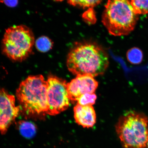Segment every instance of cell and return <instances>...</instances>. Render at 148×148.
Segmentation results:
<instances>
[{
  "label": "cell",
  "instance_id": "1",
  "mask_svg": "<svg viewBox=\"0 0 148 148\" xmlns=\"http://www.w3.org/2000/svg\"><path fill=\"white\" fill-rule=\"evenodd\" d=\"M109 64L108 54L95 42L77 43L68 56L66 65L69 71L77 76L103 75Z\"/></svg>",
  "mask_w": 148,
  "mask_h": 148
},
{
  "label": "cell",
  "instance_id": "2",
  "mask_svg": "<svg viewBox=\"0 0 148 148\" xmlns=\"http://www.w3.org/2000/svg\"><path fill=\"white\" fill-rule=\"evenodd\" d=\"M102 15V22L111 35H128L134 30L138 19L131 0H108Z\"/></svg>",
  "mask_w": 148,
  "mask_h": 148
},
{
  "label": "cell",
  "instance_id": "3",
  "mask_svg": "<svg viewBox=\"0 0 148 148\" xmlns=\"http://www.w3.org/2000/svg\"><path fill=\"white\" fill-rule=\"evenodd\" d=\"M47 82L41 75L30 76L22 82L16 96L23 111L29 115L47 114Z\"/></svg>",
  "mask_w": 148,
  "mask_h": 148
},
{
  "label": "cell",
  "instance_id": "4",
  "mask_svg": "<svg viewBox=\"0 0 148 148\" xmlns=\"http://www.w3.org/2000/svg\"><path fill=\"white\" fill-rule=\"evenodd\" d=\"M116 130L123 148H145L148 140V119L141 113L134 111L121 116Z\"/></svg>",
  "mask_w": 148,
  "mask_h": 148
},
{
  "label": "cell",
  "instance_id": "5",
  "mask_svg": "<svg viewBox=\"0 0 148 148\" xmlns=\"http://www.w3.org/2000/svg\"><path fill=\"white\" fill-rule=\"evenodd\" d=\"M34 43V34L29 28L24 25L13 26L5 31L3 51L11 60L21 62L30 55Z\"/></svg>",
  "mask_w": 148,
  "mask_h": 148
},
{
  "label": "cell",
  "instance_id": "6",
  "mask_svg": "<svg viewBox=\"0 0 148 148\" xmlns=\"http://www.w3.org/2000/svg\"><path fill=\"white\" fill-rule=\"evenodd\" d=\"M47 114L56 115L69 107L70 100L68 92V83L65 80L51 76L48 78Z\"/></svg>",
  "mask_w": 148,
  "mask_h": 148
},
{
  "label": "cell",
  "instance_id": "7",
  "mask_svg": "<svg viewBox=\"0 0 148 148\" xmlns=\"http://www.w3.org/2000/svg\"><path fill=\"white\" fill-rule=\"evenodd\" d=\"M1 116L0 129L1 134H4L19 114L20 107L16 106L15 99L4 89L1 90Z\"/></svg>",
  "mask_w": 148,
  "mask_h": 148
},
{
  "label": "cell",
  "instance_id": "8",
  "mask_svg": "<svg viewBox=\"0 0 148 148\" xmlns=\"http://www.w3.org/2000/svg\"><path fill=\"white\" fill-rule=\"evenodd\" d=\"M98 85V82L91 75H77L68 83V92L70 101L75 102L83 94L94 93Z\"/></svg>",
  "mask_w": 148,
  "mask_h": 148
},
{
  "label": "cell",
  "instance_id": "9",
  "mask_svg": "<svg viewBox=\"0 0 148 148\" xmlns=\"http://www.w3.org/2000/svg\"><path fill=\"white\" fill-rule=\"evenodd\" d=\"M74 118L78 125L85 128H90L95 125L97 116L92 106H82L77 104L74 108Z\"/></svg>",
  "mask_w": 148,
  "mask_h": 148
},
{
  "label": "cell",
  "instance_id": "10",
  "mask_svg": "<svg viewBox=\"0 0 148 148\" xmlns=\"http://www.w3.org/2000/svg\"><path fill=\"white\" fill-rule=\"evenodd\" d=\"M18 129L22 136L27 138H31L36 134V127L32 122L21 121L18 123Z\"/></svg>",
  "mask_w": 148,
  "mask_h": 148
},
{
  "label": "cell",
  "instance_id": "11",
  "mask_svg": "<svg viewBox=\"0 0 148 148\" xmlns=\"http://www.w3.org/2000/svg\"><path fill=\"white\" fill-rule=\"evenodd\" d=\"M127 60L130 63L135 64H139L143 60V52L138 48L133 47L127 51Z\"/></svg>",
  "mask_w": 148,
  "mask_h": 148
},
{
  "label": "cell",
  "instance_id": "12",
  "mask_svg": "<svg viewBox=\"0 0 148 148\" xmlns=\"http://www.w3.org/2000/svg\"><path fill=\"white\" fill-rule=\"evenodd\" d=\"M131 5L137 14L148 13V0H131Z\"/></svg>",
  "mask_w": 148,
  "mask_h": 148
},
{
  "label": "cell",
  "instance_id": "13",
  "mask_svg": "<svg viewBox=\"0 0 148 148\" xmlns=\"http://www.w3.org/2000/svg\"><path fill=\"white\" fill-rule=\"evenodd\" d=\"M102 0H67L69 4L83 8H92L100 3Z\"/></svg>",
  "mask_w": 148,
  "mask_h": 148
},
{
  "label": "cell",
  "instance_id": "14",
  "mask_svg": "<svg viewBox=\"0 0 148 148\" xmlns=\"http://www.w3.org/2000/svg\"><path fill=\"white\" fill-rule=\"evenodd\" d=\"M37 49L42 52H46L51 49L53 43L48 37L42 36L37 39L36 42Z\"/></svg>",
  "mask_w": 148,
  "mask_h": 148
},
{
  "label": "cell",
  "instance_id": "15",
  "mask_svg": "<svg viewBox=\"0 0 148 148\" xmlns=\"http://www.w3.org/2000/svg\"><path fill=\"white\" fill-rule=\"evenodd\" d=\"M97 96L95 93L85 94L79 98L77 104L82 106H92L95 104Z\"/></svg>",
  "mask_w": 148,
  "mask_h": 148
},
{
  "label": "cell",
  "instance_id": "16",
  "mask_svg": "<svg viewBox=\"0 0 148 148\" xmlns=\"http://www.w3.org/2000/svg\"><path fill=\"white\" fill-rule=\"evenodd\" d=\"M3 3L9 6L14 7L17 4L18 0H1Z\"/></svg>",
  "mask_w": 148,
  "mask_h": 148
},
{
  "label": "cell",
  "instance_id": "17",
  "mask_svg": "<svg viewBox=\"0 0 148 148\" xmlns=\"http://www.w3.org/2000/svg\"><path fill=\"white\" fill-rule=\"evenodd\" d=\"M53 1H63L64 0H53Z\"/></svg>",
  "mask_w": 148,
  "mask_h": 148
},
{
  "label": "cell",
  "instance_id": "18",
  "mask_svg": "<svg viewBox=\"0 0 148 148\" xmlns=\"http://www.w3.org/2000/svg\"><path fill=\"white\" fill-rule=\"evenodd\" d=\"M147 148H148V140L147 144Z\"/></svg>",
  "mask_w": 148,
  "mask_h": 148
}]
</instances>
